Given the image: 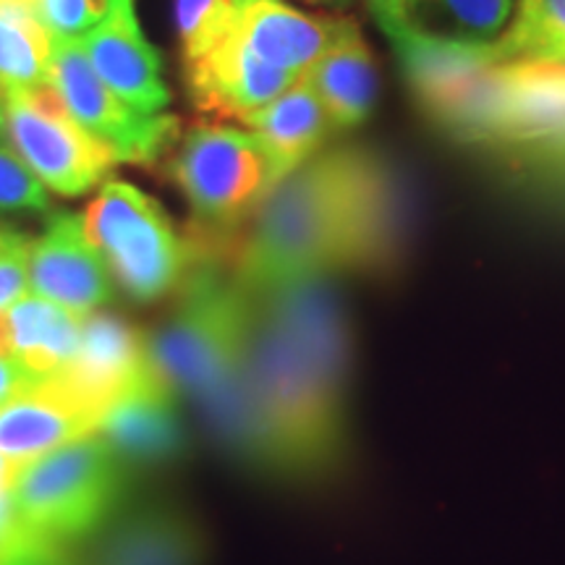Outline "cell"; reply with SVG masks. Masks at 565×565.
I'll return each mask as SVG.
<instances>
[{"instance_id":"cell-1","label":"cell","mask_w":565,"mask_h":565,"mask_svg":"<svg viewBox=\"0 0 565 565\" xmlns=\"http://www.w3.org/2000/svg\"><path fill=\"white\" fill-rule=\"evenodd\" d=\"M349 330L322 278L254 299V324L231 380L202 401L231 458L270 477L309 479L343 448Z\"/></svg>"},{"instance_id":"cell-2","label":"cell","mask_w":565,"mask_h":565,"mask_svg":"<svg viewBox=\"0 0 565 565\" xmlns=\"http://www.w3.org/2000/svg\"><path fill=\"white\" fill-rule=\"evenodd\" d=\"M387 183L370 154H317L254 210L236 280L259 299L303 280L377 259L387 225Z\"/></svg>"},{"instance_id":"cell-3","label":"cell","mask_w":565,"mask_h":565,"mask_svg":"<svg viewBox=\"0 0 565 565\" xmlns=\"http://www.w3.org/2000/svg\"><path fill=\"white\" fill-rule=\"evenodd\" d=\"M254 324V296L212 263L186 273L171 317L147 335L154 370L179 398L202 404L242 364Z\"/></svg>"},{"instance_id":"cell-4","label":"cell","mask_w":565,"mask_h":565,"mask_svg":"<svg viewBox=\"0 0 565 565\" xmlns=\"http://www.w3.org/2000/svg\"><path fill=\"white\" fill-rule=\"evenodd\" d=\"M126 482L129 471L95 433L21 466L11 498L34 534L74 547L121 513Z\"/></svg>"},{"instance_id":"cell-5","label":"cell","mask_w":565,"mask_h":565,"mask_svg":"<svg viewBox=\"0 0 565 565\" xmlns=\"http://www.w3.org/2000/svg\"><path fill=\"white\" fill-rule=\"evenodd\" d=\"M82 225L108 273L139 303L158 301L181 286L196 254L162 204L129 181H105Z\"/></svg>"},{"instance_id":"cell-6","label":"cell","mask_w":565,"mask_h":565,"mask_svg":"<svg viewBox=\"0 0 565 565\" xmlns=\"http://www.w3.org/2000/svg\"><path fill=\"white\" fill-rule=\"evenodd\" d=\"M168 171L210 231L236 228L275 186L259 139L217 121H200L183 134Z\"/></svg>"},{"instance_id":"cell-7","label":"cell","mask_w":565,"mask_h":565,"mask_svg":"<svg viewBox=\"0 0 565 565\" xmlns=\"http://www.w3.org/2000/svg\"><path fill=\"white\" fill-rule=\"evenodd\" d=\"M3 97L9 145L47 192L82 196L108 179L118 160L71 116L53 87L9 89Z\"/></svg>"},{"instance_id":"cell-8","label":"cell","mask_w":565,"mask_h":565,"mask_svg":"<svg viewBox=\"0 0 565 565\" xmlns=\"http://www.w3.org/2000/svg\"><path fill=\"white\" fill-rule=\"evenodd\" d=\"M51 87L71 116L118 162H158L181 137V121L168 113L147 116L105 84L76 40H53Z\"/></svg>"},{"instance_id":"cell-9","label":"cell","mask_w":565,"mask_h":565,"mask_svg":"<svg viewBox=\"0 0 565 565\" xmlns=\"http://www.w3.org/2000/svg\"><path fill=\"white\" fill-rule=\"evenodd\" d=\"M154 374L158 370L147 351V335L134 330L118 315L97 309L82 317L79 349L66 370L47 383L61 387L74 404H79L100 424L103 414L116 401L152 380Z\"/></svg>"},{"instance_id":"cell-10","label":"cell","mask_w":565,"mask_h":565,"mask_svg":"<svg viewBox=\"0 0 565 565\" xmlns=\"http://www.w3.org/2000/svg\"><path fill=\"white\" fill-rule=\"evenodd\" d=\"M207 536L179 505L147 503L121 511L76 555V565H204Z\"/></svg>"},{"instance_id":"cell-11","label":"cell","mask_w":565,"mask_h":565,"mask_svg":"<svg viewBox=\"0 0 565 565\" xmlns=\"http://www.w3.org/2000/svg\"><path fill=\"white\" fill-rule=\"evenodd\" d=\"M301 79L294 71L265 63L236 32L207 55L186 63V89L194 108L217 124H242Z\"/></svg>"},{"instance_id":"cell-12","label":"cell","mask_w":565,"mask_h":565,"mask_svg":"<svg viewBox=\"0 0 565 565\" xmlns=\"http://www.w3.org/2000/svg\"><path fill=\"white\" fill-rule=\"evenodd\" d=\"M30 294L87 317L113 301V278L84 233L82 215L58 212L30 242Z\"/></svg>"},{"instance_id":"cell-13","label":"cell","mask_w":565,"mask_h":565,"mask_svg":"<svg viewBox=\"0 0 565 565\" xmlns=\"http://www.w3.org/2000/svg\"><path fill=\"white\" fill-rule=\"evenodd\" d=\"M97 435L110 445L126 471L162 469L186 454L179 395L162 383L160 374L116 401L97 424Z\"/></svg>"},{"instance_id":"cell-14","label":"cell","mask_w":565,"mask_h":565,"mask_svg":"<svg viewBox=\"0 0 565 565\" xmlns=\"http://www.w3.org/2000/svg\"><path fill=\"white\" fill-rule=\"evenodd\" d=\"M233 32L270 66L307 76L324 53L359 32L349 17H317L286 0H238Z\"/></svg>"},{"instance_id":"cell-15","label":"cell","mask_w":565,"mask_h":565,"mask_svg":"<svg viewBox=\"0 0 565 565\" xmlns=\"http://www.w3.org/2000/svg\"><path fill=\"white\" fill-rule=\"evenodd\" d=\"M79 47L108 87L147 116H160L171 105V89L162 82L158 47L141 32L134 3L116 17L82 34Z\"/></svg>"},{"instance_id":"cell-16","label":"cell","mask_w":565,"mask_h":565,"mask_svg":"<svg viewBox=\"0 0 565 565\" xmlns=\"http://www.w3.org/2000/svg\"><path fill=\"white\" fill-rule=\"evenodd\" d=\"M370 9L387 38L492 47L511 24L515 0H370Z\"/></svg>"},{"instance_id":"cell-17","label":"cell","mask_w":565,"mask_h":565,"mask_svg":"<svg viewBox=\"0 0 565 565\" xmlns=\"http://www.w3.org/2000/svg\"><path fill=\"white\" fill-rule=\"evenodd\" d=\"M95 433V416L51 383H40L0 406V454L19 469Z\"/></svg>"},{"instance_id":"cell-18","label":"cell","mask_w":565,"mask_h":565,"mask_svg":"<svg viewBox=\"0 0 565 565\" xmlns=\"http://www.w3.org/2000/svg\"><path fill=\"white\" fill-rule=\"evenodd\" d=\"M82 317L61 303L26 294L0 315V351L24 366L38 383L66 370L79 349Z\"/></svg>"},{"instance_id":"cell-19","label":"cell","mask_w":565,"mask_h":565,"mask_svg":"<svg viewBox=\"0 0 565 565\" xmlns=\"http://www.w3.org/2000/svg\"><path fill=\"white\" fill-rule=\"evenodd\" d=\"M242 124L263 145L275 183L312 160L333 131L320 97L307 79L282 92L278 100L246 116Z\"/></svg>"},{"instance_id":"cell-20","label":"cell","mask_w":565,"mask_h":565,"mask_svg":"<svg viewBox=\"0 0 565 565\" xmlns=\"http://www.w3.org/2000/svg\"><path fill=\"white\" fill-rule=\"evenodd\" d=\"M303 79L312 84L330 129L338 134L359 129L377 100V68L362 30L324 53Z\"/></svg>"},{"instance_id":"cell-21","label":"cell","mask_w":565,"mask_h":565,"mask_svg":"<svg viewBox=\"0 0 565 565\" xmlns=\"http://www.w3.org/2000/svg\"><path fill=\"white\" fill-rule=\"evenodd\" d=\"M53 38L26 0H0V89L51 87Z\"/></svg>"},{"instance_id":"cell-22","label":"cell","mask_w":565,"mask_h":565,"mask_svg":"<svg viewBox=\"0 0 565 565\" xmlns=\"http://www.w3.org/2000/svg\"><path fill=\"white\" fill-rule=\"evenodd\" d=\"M492 51L498 66L565 68V0H515L511 24Z\"/></svg>"},{"instance_id":"cell-23","label":"cell","mask_w":565,"mask_h":565,"mask_svg":"<svg viewBox=\"0 0 565 565\" xmlns=\"http://www.w3.org/2000/svg\"><path fill=\"white\" fill-rule=\"evenodd\" d=\"M238 0H175V30H179L183 66L202 55L233 32Z\"/></svg>"},{"instance_id":"cell-24","label":"cell","mask_w":565,"mask_h":565,"mask_svg":"<svg viewBox=\"0 0 565 565\" xmlns=\"http://www.w3.org/2000/svg\"><path fill=\"white\" fill-rule=\"evenodd\" d=\"M134 0H32L34 17L53 40H79Z\"/></svg>"},{"instance_id":"cell-25","label":"cell","mask_w":565,"mask_h":565,"mask_svg":"<svg viewBox=\"0 0 565 565\" xmlns=\"http://www.w3.org/2000/svg\"><path fill=\"white\" fill-rule=\"evenodd\" d=\"M53 207L45 183L30 171L11 145H0V210L47 212Z\"/></svg>"},{"instance_id":"cell-26","label":"cell","mask_w":565,"mask_h":565,"mask_svg":"<svg viewBox=\"0 0 565 565\" xmlns=\"http://www.w3.org/2000/svg\"><path fill=\"white\" fill-rule=\"evenodd\" d=\"M30 294V242L0 252V315Z\"/></svg>"},{"instance_id":"cell-27","label":"cell","mask_w":565,"mask_h":565,"mask_svg":"<svg viewBox=\"0 0 565 565\" xmlns=\"http://www.w3.org/2000/svg\"><path fill=\"white\" fill-rule=\"evenodd\" d=\"M34 536L40 534H34L32 529L21 521L17 505H13L11 490H0V561L9 557L11 553H17V550L24 545H30Z\"/></svg>"},{"instance_id":"cell-28","label":"cell","mask_w":565,"mask_h":565,"mask_svg":"<svg viewBox=\"0 0 565 565\" xmlns=\"http://www.w3.org/2000/svg\"><path fill=\"white\" fill-rule=\"evenodd\" d=\"M38 385V380H34L17 359H11L9 353L0 351V406L9 404L11 398H17V395L32 391V387Z\"/></svg>"},{"instance_id":"cell-29","label":"cell","mask_w":565,"mask_h":565,"mask_svg":"<svg viewBox=\"0 0 565 565\" xmlns=\"http://www.w3.org/2000/svg\"><path fill=\"white\" fill-rule=\"evenodd\" d=\"M26 242H32V238L24 236V233L9 228V225H0V252L13 249V246H21Z\"/></svg>"},{"instance_id":"cell-30","label":"cell","mask_w":565,"mask_h":565,"mask_svg":"<svg viewBox=\"0 0 565 565\" xmlns=\"http://www.w3.org/2000/svg\"><path fill=\"white\" fill-rule=\"evenodd\" d=\"M17 475H19V466L0 454V490H11Z\"/></svg>"},{"instance_id":"cell-31","label":"cell","mask_w":565,"mask_h":565,"mask_svg":"<svg viewBox=\"0 0 565 565\" xmlns=\"http://www.w3.org/2000/svg\"><path fill=\"white\" fill-rule=\"evenodd\" d=\"M307 6H317V9H328V11H349L356 0H301Z\"/></svg>"},{"instance_id":"cell-32","label":"cell","mask_w":565,"mask_h":565,"mask_svg":"<svg viewBox=\"0 0 565 565\" xmlns=\"http://www.w3.org/2000/svg\"><path fill=\"white\" fill-rule=\"evenodd\" d=\"M0 145H9V124H6V97L0 89Z\"/></svg>"},{"instance_id":"cell-33","label":"cell","mask_w":565,"mask_h":565,"mask_svg":"<svg viewBox=\"0 0 565 565\" xmlns=\"http://www.w3.org/2000/svg\"><path fill=\"white\" fill-rule=\"evenodd\" d=\"M387 3H398V0H387Z\"/></svg>"},{"instance_id":"cell-34","label":"cell","mask_w":565,"mask_h":565,"mask_svg":"<svg viewBox=\"0 0 565 565\" xmlns=\"http://www.w3.org/2000/svg\"><path fill=\"white\" fill-rule=\"evenodd\" d=\"M26 3H32V0H26Z\"/></svg>"}]
</instances>
